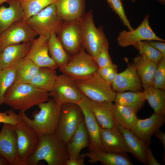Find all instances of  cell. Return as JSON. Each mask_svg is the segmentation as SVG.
<instances>
[{"label":"cell","mask_w":165,"mask_h":165,"mask_svg":"<svg viewBox=\"0 0 165 165\" xmlns=\"http://www.w3.org/2000/svg\"><path fill=\"white\" fill-rule=\"evenodd\" d=\"M152 86L158 89L165 90V56L157 63Z\"/></svg>","instance_id":"74e56055"},{"label":"cell","mask_w":165,"mask_h":165,"mask_svg":"<svg viewBox=\"0 0 165 165\" xmlns=\"http://www.w3.org/2000/svg\"><path fill=\"white\" fill-rule=\"evenodd\" d=\"M108 5L129 30L134 29L126 14L122 0H106Z\"/></svg>","instance_id":"8d00e7d4"},{"label":"cell","mask_w":165,"mask_h":165,"mask_svg":"<svg viewBox=\"0 0 165 165\" xmlns=\"http://www.w3.org/2000/svg\"><path fill=\"white\" fill-rule=\"evenodd\" d=\"M165 115L154 113L149 118L141 119L138 118L132 131L148 145L153 134L159 130L165 122Z\"/></svg>","instance_id":"ac0fdd59"},{"label":"cell","mask_w":165,"mask_h":165,"mask_svg":"<svg viewBox=\"0 0 165 165\" xmlns=\"http://www.w3.org/2000/svg\"><path fill=\"white\" fill-rule=\"evenodd\" d=\"M108 42L101 48L94 60L99 68L111 65L113 63L109 54Z\"/></svg>","instance_id":"f35d334b"},{"label":"cell","mask_w":165,"mask_h":165,"mask_svg":"<svg viewBox=\"0 0 165 165\" xmlns=\"http://www.w3.org/2000/svg\"><path fill=\"white\" fill-rule=\"evenodd\" d=\"M26 22L37 35L48 38L53 33L57 35L63 23L57 15L55 3L31 16Z\"/></svg>","instance_id":"8992f818"},{"label":"cell","mask_w":165,"mask_h":165,"mask_svg":"<svg viewBox=\"0 0 165 165\" xmlns=\"http://www.w3.org/2000/svg\"><path fill=\"white\" fill-rule=\"evenodd\" d=\"M132 2H134L135 1V0H130Z\"/></svg>","instance_id":"f907efd6"},{"label":"cell","mask_w":165,"mask_h":165,"mask_svg":"<svg viewBox=\"0 0 165 165\" xmlns=\"http://www.w3.org/2000/svg\"><path fill=\"white\" fill-rule=\"evenodd\" d=\"M138 111L133 108L115 103L113 114L115 124L131 130L138 119Z\"/></svg>","instance_id":"83f0119b"},{"label":"cell","mask_w":165,"mask_h":165,"mask_svg":"<svg viewBox=\"0 0 165 165\" xmlns=\"http://www.w3.org/2000/svg\"><path fill=\"white\" fill-rule=\"evenodd\" d=\"M31 45V41L8 46L0 51V70L13 67L25 58Z\"/></svg>","instance_id":"7402d4cb"},{"label":"cell","mask_w":165,"mask_h":165,"mask_svg":"<svg viewBox=\"0 0 165 165\" xmlns=\"http://www.w3.org/2000/svg\"><path fill=\"white\" fill-rule=\"evenodd\" d=\"M15 79V72L13 67L0 70V106L3 104L6 92L14 83Z\"/></svg>","instance_id":"e575fe53"},{"label":"cell","mask_w":165,"mask_h":165,"mask_svg":"<svg viewBox=\"0 0 165 165\" xmlns=\"http://www.w3.org/2000/svg\"><path fill=\"white\" fill-rule=\"evenodd\" d=\"M147 146L146 149V154L148 165H161L154 156L151 150Z\"/></svg>","instance_id":"7bdbcfd3"},{"label":"cell","mask_w":165,"mask_h":165,"mask_svg":"<svg viewBox=\"0 0 165 165\" xmlns=\"http://www.w3.org/2000/svg\"><path fill=\"white\" fill-rule=\"evenodd\" d=\"M90 101L93 112L100 126L106 129L114 127L116 124L113 102Z\"/></svg>","instance_id":"4316f807"},{"label":"cell","mask_w":165,"mask_h":165,"mask_svg":"<svg viewBox=\"0 0 165 165\" xmlns=\"http://www.w3.org/2000/svg\"><path fill=\"white\" fill-rule=\"evenodd\" d=\"M68 159L66 145L55 134L39 136L38 144L27 160V165H37L41 160L48 165H66Z\"/></svg>","instance_id":"3957f363"},{"label":"cell","mask_w":165,"mask_h":165,"mask_svg":"<svg viewBox=\"0 0 165 165\" xmlns=\"http://www.w3.org/2000/svg\"><path fill=\"white\" fill-rule=\"evenodd\" d=\"M150 16L146 14L140 25L136 29L120 32L117 38L118 45L123 47L134 46L138 42L145 41L155 40L165 42V40L158 36L151 28Z\"/></svg>","instance_id":"30bf717a"},{"label":"cell","mask_w":165,"mask_h":165,"mask_svg":"<svg viewBox=\"0 0 165 165\" xmlns=\"http://www.w3.org/2000/svg\"><path fill=\"white\" fill-rule=\"evenodd\" d=\"M143 91L146 100L154 113L165 115V90L152 86L144 89Z\"/></svg>","instance_id":"d6a6232c"},{"label":"cell","mask_w":165,"mask_h":165,"mask_svg":"<svg viewBox=\"0 0 165 165\" xmlns=\"http://www.w3.org/2000/svg\"><path fill=\"white\" fill-rule=\"evenodd\" d=\"M15 72L14 83H28L40 68L33 61L25 57L16 63L13 66Z\"/></svg>","instance_id":"f546056e"},{"label":"cell","mask_w":165,"mask_h":165,"mask_svg":"<svg viewBox=\"0 0 165 165\" xmlns=\"http://www.w3.org/2000/svg\"><path fill=\"white\" fill-rule=\"evenodd\" d=\"M62 105L54 99L49 98L46 102L39 104V111L28 117L25 112H19L20 118L33 128L39 136L54 134L56 131Z\"/></svg>","instance_id":"6da1fadb"},{"label":"cell","mask_w":165,"mask_h":165,"mask_svg":"<svg viewBox=\"0 0 165 165\" xmlns=\"http://www.w3.org/2000/svg\"><path fill=\"white\" fill-rule=\"evenodd\" d=\"M150 60L157 63L164 56L160 52L152 46L148 41L138 42L133 46Z\"/></svg>","instance_id":"d590c367"},{"label":"cell","mask_w":165,"mask_h":165,"mask_svg":"<svg viewBox=\"0 0 165 165\" xmlns=\"http://www.w3.org/2000/svg\"><path fill=\"white\" fill-rule=\"evenodd\" d=\"M57 76L55 70L40 68L28 83L38 89L49 93L53 89Z\"/></svg>","instance_id":"f1b7e54d"},{"label":"cell","mask_w":165,"mask_h":165,"mask_svg":"<svg viewBox=\"0 0 165 165\" xmlns=\"http://www.w3.org/2000/svg\"><path fill=\"white\" fill-rule=\"evenodd\" d=\"M11 108L4 112H0V123L16 125L19 122L20 117Z\"/></svg>","instance_id":"ab89813d"},{"label":"cell","mask_w":165,"mask_h":165,"mask_svg":"<svg viewBox=\"0 0 165 165\" xmlns=\"http://www.w3.org/2000/svg\"><path fill=\"white\" fill-rule=\"evenodd\" d=\"M47 37L39 36L31 41V47L25 58L33 61L39 68H47L53 70L58 67L50 57Z\"/></svg>","instance_id":"2e32d148"},{"label":"cell","mask_w":165,"mask_h":165,"mask_svg":"<svg viewBox=\"0 0 165 165\" xmlns=\"http://www.w3.org/2000/svg\"><path fill=\"white\" fill-rule=\"evenodd\" d=\"M57 0H18L24 12L23 20L26 22L45 8L55 3Z\"/></svg>","instance_id":"836d02e7"},{"label":"cell","mask_w":165,"mask_h":165,"mask_svg":"<svg viewBox=\"0 0 165 165\" xmlns=\"http://www.w3.org/2000/svg\"><path fill=\"white\" fill-rule=\"evenodd\" d=\"M113 64L109 66L99 68L97 72L104 79H105L109 72Z\"/></svg>","instance_id":"f6af8a7d"},{"label":"cell","mask_w":165,"mask_h":165,"mask_svg":"<svg viewBox=\"0 0 165 165\" xmlns=\"http://www.w3.org/2000/svg\"><path fill=\"white\" fill-rule=\"evenodd\" d=\"M121 132L128 152L142 163L148 165L146 157V143L137 137L131 130L116 124Z\"/></svg>","instance_id":"603a6c76"},{"label":"cell","mask_w":165,"mask_h":165,"mask_svg":"<svg viewBox=\"0 0 165 165\" xmlns=\"http://www.w3.org/2000/svg\"><path fill=\"white\" fill-rule=\"evenodd\" d=\"M89 136L83 116L72 138L66 144L68 159L79 157L81 151L89 147Z\"/></svg>","instance_id":"cb8c5ba5"},{"label":"cell","mask_w":165,"mask_h":165,"mask_svg":"<svg viewBox=\"0 0 165 165\" xmlns=\"http://www.w3.org/2000/svg\"><path fill=\"white\" fill-rule=\"evenodd\" d=\"M48 46L49 55L58 68L67 64L71 56L66 51L55 34L50 35Z\"/></svg>","instance_id":"4dcf8cb0"},{"label":"cell","mask_w":165,"mask_h":165,"mask_svg":"<svg viewBox=\"0 0 165 165\" xmlns=\"http://www.w3.org/2000/svg\"><path fill=\"white\" fill-rule=\"evenodd\" d=\"M73 79L83 95L90 100L114 101L116 93L97 71L88 76Z\"/></svg>","instance_id":"277c9868"},{"label":"cell","mask_w":165,"mask_h":165,"mask_svg":"<svg viewBox=\"0 0 165 165\" xmlns=\"http://www.w3.org/2000/svg\"><path fill=\"white\" fill-rule=\"evenodd\" d=\"M154 135L162 143L164 149H165V134L164 133L159 130L154 134Z\"/></svg>","instance_id":"bcb514c9"},{"label":"cell","mask_w":165,"mask_h":165,"mask_svg":"<svg viewBox=\"0 0 165 165\" xmlns=\"http://www.w3.org/2000/svg\"><path fill=\"white\" fill-rule=\"evenodd\" d=\"M149 43L153 48L160 52L164 56H165V42L155 41H148Z\"/></svg>","instance_id":"60d3db41"},{"label":"cell","mask_w":165,"mask_h":165,"mask_svg":"<svg viewBox=\"0 0 165 165\" xmlns=\"http://www.w3.org/2000/svg\"><path fill=\"white\" fill-rule=\"evenodd\" d=\"M117 71V65L113 63L110 70L105 79V81L111 85L118 74Z\"/></svg>","instance_id":"b9f144b4"},{"label":"cell","mask_w":165,"mask_h":165,"mask_svg":"<svg viewBox=\"0 0 165 165\" xmlns=\"http://www.w3.org/2000/svg\"><path fill=\"white\" fill-rule=\"evenodd\" d=\"M49 93L50 97L62 104H76L83 96L73 80L63 73L57 75L53 89Z\"/></svg>","instance_id":"8fae6325"},{"label":"cell","mask_w":165,"mask_h":165,"mask_svg":"<svg viewBox=\"0 0 165 165\" xmlns=\"http://www.w3.org/2000/svg\"><path fill=\"white\" fill-rule=\"evenodd\" d=\"M82 112L85 125L89 138V150H101L100 126L93 112L90 100L83 96L77 103Z\"/></svg>","instance_id":"9a60e30c"},{"label":"cell","mask_w":165,"mask_h":165,"mask_svg":"<svg viewBox=\"0 0 165 165\" xmlns=\"http://www.w3.org/2000/svg\"><path fill=\"white\" fill-rule=\"evenodd\" d=\"M37 35L26 22L16 21L0 34V51L9 46L31 41Z\"/></svg>","instance_id":"4fadbf2b"},{"label":"cell","mask_w":165,"mask_h":165,"mask_svg":"<svg viewBox=\"0 0 165 165\" xmlns=\"http://www.w3.org/2000/svg\"><path fill=\"white\" fill-rule=\"evenodd\" d=\"M0 165H10V164L7 159L0 155Z\"/></svg>","instance_id":"7dc6e473"},{"label":"cell","mask_w":165,"mask_h":165,"mask_svg":"<svg viewBox=\"0 0 165 165\" xmlns=\"http://www.w3.org/2000/svg\"><path fill=\"white\" fill-rule=\"evenodd\" d=\"M84 158L81 156L77 158H69L66 162V165H85Z\"/></svg>","instance_id":"ee69618b"},{"label":"cell","mask_w":165,"mask_h":165,"mask_svg":"<svg viewBox=\"0 0 165 165\" xmlns=\"http://www.w3.org/2000/svg\"><path fill=\"white\" fill-rule=\"evenodd\" d=\"M100 138L102 150L123 153L128 152L123 135L116 125L110 129L100 127Z\"/></svg>","instance_id":"d6986e66"},{"label":"cell","mask_w":165,"mask_h":165,"mask_svg":"<svg viewBox=\"0 0 165 165\" xmlns=\"http://www.w3.org/2000/svg\"><path fill=\"white\" fill-rule=\"evenodd\" d=\"M161 3L163 4H165V0H157Z\"/></svg>","instance_id":"681fc988"},{"label":"cell","mask_w":165,"mask_h":165,"mask_svg":"<svg viewBox=\"0 0 165 165\" xmlns=\"http://www.w3.org/2000/svg\"><path fill=\"white\" fill-rule=\"evenodd\" d=\"M125 153L109 152L101 150H89L80 155L83 158L87 157L91 163L100 162L105 165H133L129 158Z\"/></svg>","instance_id":"44dd1931"},{"label":"cell","mask_w":165,"mask_h":165,"mask_svg":"<svg viewBox=\"0 0 165 165\" xmlns=\"http://www.w3.org/2000/svg\"><path fill=\"white\" fill-rule=\"evenodd\" d=\"M82 46L94 59L102 47L108 42L102 26L94 24L92 10L85 13L80 20Z\"/></svg>","instance_id":"5b68a950"},{"label":"cell","mask_w":165,"mask_h":165,"mask_svg":"<svg viewBox=\"0 0 165 165\" xmlns=\"http://www.w3.org/2000/svg\"><path fill=\"white\" fill-rule=\"evenodd\" d=\"M146 99L143 91L116 93L115 103L129 106L139 111L143 107Z\"/></svg>","instance_id":"1f68e13d"},{"label":"cell","mask_w":165,"mask_h":165,"mask_svg":"<svg viewBox=\"0 0 165 165\" xmlns=\"http://www.w3.org/2000/svg\"><path fill=\"white\" fill-rule=\"evenodd\" d=\"M132 64L136 69L144 90L152 86L157 63L140 53L133 59Z\"/></svg>","instance_id":"d4e9b609"},{"label":"cell","mask_w":165,"mask_h":165,"mask_svg":"<svg viewBox=\"0 0 165 165\" xmlns=\"http://www.w3.org/2000/svg\"><path fill=\"white\" fill-rule=\"evenodd\" d=\"M15 129L19 158L24 165H27V160L34 152L38 145L39 136L20 118L15 125Z\"/></svg>","instance_id":"9c48e42d"},{"label":"cell","mask_w":165,"mask_h":165,"mask_svg":"<svg viewBox=\"0 0 165 165\" xmlns=\"http://www.w3.org/2000/svg\"><path fill=\"white\" fill-rule=\"evenodd\" d=\"M80 20L63 21L57 35L65 50L71 56L78 53L82 47Z\"/></svg>","instance_id":"7c38bea8"},{"label":"cell","mask_w":165,"mask_h":165,"mask_svg":"<svg viewBox=\"0 0 165 165\" xmlns=\"http://www.w3.org/2000/svg\"><path fill=\"white\" fill-rule=\"evenodd\" d=\"M49 92L28 83H13L7 90L3 104L14 110L25 112L32 107L47 101Z\"/></svg>","instance_id":"7a4b0ae2"},{"label":"cell","mask_w":165,"mask_h":165,"mask_svg":"<svg viewBox=\"0 0 165 165\" xmlns=\"http://www.w3.org/2000/svg\"><path fill=\"white\" fill-rule=\"evenodd\" d=\"M58 68L62 73L75 79L89 75L97 72L99 67L82 47L78 53L71 57L66 64Z\"/></svg>","instance_id":"ba28073f"},{"label":"cell","mask_w":165,"mask_h":165,"mask_svg":"<svg viewBox=\"0 0 165 165\" xmlns=\"http://www.w3.org/2000/svg\"><path fill=\"white\" fill-rule=\"evenodd\" d=\"M0 155L7 159L10 165H24L18 156L15 125L3 124L0 131Z\"/></svg>","instance_id":"5bb4252c"},{"label":"cell","mask_w":165,"mask_h":165,"mask_svg":"<svg viewBox=\"0 0 165 165\" xmlns=\"http://www.w3.org/2000/svg\"><path fill=\"white\" fill-rule=\"evenodd\" d=\"M9 0H0V6H1L2 3L5 2H6Z\"/></svg>","instance_id":"c3c4849f"},{"label":"cell","mask_w":165,"mask_h":165,"mask_svg":"<svg viewBox=\"0 0 165 165\" xmlns=\"http://www.w3.org/2000/svg\"><path fill=\"white\" fill-rule=\"evenodd\" d=\"M9 6H0V34L14 23L23 20L24 13L18 0H9Z\"/></svg>","instance_id":"484cf974"},{"label":"cell","mask_w":165,"mask_h":165,"mask_svg":"<svg viewBox=\"0 0 165 165\" xmlns=\"http://www.w3.org/2000/svg\"><path fill=\"white\" fill-rule=\"evenodd\" d=\"M126 68L117 74L111 85L116 93L129 91H142L143 87L136 69L132 63L128 62Z\"/></svg>","instance_id":"e0dca14e"},{"label":"cell","mask_w":165,"mask_h":165,"mask_svg":"<svg viewBox=\"0 0 165 165\" xmlns=\"http://www.w3.org/2000/svg\"><path fill=\"white\" fill-rule=\"evenodd\" d=\"M85 0H57L55 3L57 13L63 21L80 20L85 14Z\"/></svg>","instance_id":"ffe728a7"},{"label":"cell","mask_w":165,"mask_h":165,"mask_svg":"<svg viewBox=\"0 0 165 165\" xmlns=\"http://www.w3.org/2000/svg\"><path fill=\"white\" fill-rule=\"evenodd\" d=\"M82 117L81 110L77 104H63L54 134L66 144L72 138Z\"/></svg>","instance_id":"52a82bcc"}]
</instances>
